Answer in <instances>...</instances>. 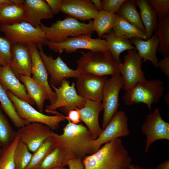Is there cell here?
Here are the masks:
<instances>
[{
    "mask_svg": "<svg viewBox=\"0 0 169 169\" xmlns=\"http://www.w3.org/2000/svg\"><path fill=\"white\" fill-rule=\"evenodd\" d=\"M82 161L84 169H128L131 159L119 138L104 144Z\"/></svg>",
    "mask_w": 169,
    "mask_h": 169,
    "instance_id": "1",
    "label": "cell"
},
{
    "mask_svg": "<svg viewBox=\"0 0 169 169\" xmlns=\"http://www.w3.org/2000/svg\"><path fill=\"white\" fill-rule=\"evenodd\" d=\"M68 121L62 134L59 135L53 131L50 136L57 146L70 152L75 158L83 160L92 153L91 144L95 138L85 126Z\"/></svg>",
    "mask_w": 169,
    "mask_h": 169,
    "instance_id": "2",
    "label": "cell"
},
{
    "mask_svg": "<svg viewBox=\"0 0 169 169\" xmlns=\"http://www.w3.org/2000/svg\"><path fill=\"white\" fill-rule=\"evenodd\" d=\"M40 26L48 41L54 43L64 42L69 37L84 35L92 36L95 32L93 21L90 20L86 23L69 16L63 20H59L52 23L49 27L42 23Z\"/></svg>",
    "mask_w": 169,
    "mask_h": 169,
    "instance_id": "3",
    "label": "cell"
},
{
    "mask_svg": "<svg viewBox=\"0 0 169 169\" xmlns=\"http://www.w3.org/2000/svg\"><path fill=\"white\" fill-rule=\"evenodd\" d=\"M80 53L81 57L76 61V69L81 73L100 76L120 74V64L115 62L110 51Z\"/></svg>",
    "mask_w": 169,
    "mask_h": 169,
    "instance_id": "4",
    "label": "cell"
},
{
    "mask_svg": "<svg viewBox=\"0 0 169 169\" xmlns=\"http://www.w3.org/2000/svg\"><path fill=\"white\" fill-rule=\"evenodd\" d=\"M163 84L159 79L150 80L145 79L125 92L122 99L127 105L144 103L151 111L152 104L158 102L163 95Z\"/></svg>",
    "mask_w": 169,
    "mask_h": 169,
    "instance_id": "5",
    "label": "cell"
},
{
    "mask_svg": "<svg viewBox=\"0 0 169 169\" xmlns=\"http://www.w3.org/2000/svg\"><path fill=\"white\" fill-rule=\"evenodd\" d=\"M0 32L12 44L20 43L47 45L48 42L40 27L35 28L26 22L11 25L0 24Z\"/></svg>",
    "mask_w": 169,
    "mask_h": 169,
    "instance_id": "6",
    "label": "cell"
},
{
    "mask_svg": "<svg viewBox=\"0 0 169 169\" xmlns=\"http://www.w3.org/2000/svg\"><path fill=\"white\" fill-rule=\"evenodd\" d=\"M49 84L54 90L56 98L54 103L46 106V112L53 114L57 109H59L64 113H68L75 108H81L84 106L86 100L78 94L74 82L70 85V81L67 79H64L58 87Z\"/></svg>",
    "mask_w": 169,
    "mask_h": 169,
    "instance_id": "7",
    "label": "cell"
},
{
    "mask_svg": "<svg viewBox=\"0 0 169 169\" xmlns=\"http://www.w3.org/2000/svg\"><path fill=\"white\" fill-rule=\"evenodd\" d=\"M6 92L18 115L25 120L26 125L33 122L41 123L47 125L51 130H55L59 128L60 124L65 120V116L57 111L55 113L56 115H54L43 114L28 103L17 98L10 91H6Z\"/></svg>",
    "mask_w": 169,
    "mask_h": 169,
    "instance_id": "8",
    "label": "cell"
},
{
    "mask_svg": "<svg viewBox=\"0 0 169 169\" xmlns=\"http://www.w3.org/2000/svg\"><path fill=\"white\" fill-rule=\"evenodd\" d=\"M91 35H84L69 37L65 41L59 43L48 42L47 45L54 51L60 54L65 51L66 53L75 52L79 49H86L95 51H110L105 39L93 38Z\"/></svg>",
    "mask_w": 169,
    "mask_h": 169,
    "instance_id": "9",
    "label": "cell"
},
{
    "mask_svg": "<svg viewBox=\"0 0 169 169\" xmlns=\"http://www.w3.org/2000/svg\"><path fill=\"white\" fill-rule=\"evenodd\" d=\"M124 85L123 79L120 73L111 75V77L108 79L104 85L101 101L104 110L102 123L103 130L118 111L120 105L119 94Z\"/></svg>",
    "mask_w": 169,
    "mask_h": 169,
    "instance_id": "10",
    "label": "cell"
},
{
    "mask_svg": "<svg viewBox=\"0 0 169 169\" xmlns=\"http://www.w3.org/2000/svg\"><path fill=\"white\" fill-rule=\"evenodd\" d=\"M128 120V118L124 111H117L101 134L92 142V153L99 150L102 145L129 135Z\"/></svg>",
    "mask_w": 169,
    "mask_h": 169,
    "instance_id": "11",
    "label": "cell"
},
{
    "mask_svg": "<svg viewBox=\"0 0 169 169\" xmlns=\"http://www.w3.org/2000/svg\"><path fill=\"white\" fill-rule=\"evenodd\" d=\"M41 57L46 70L50 75L49 84L60 86L63 81L70 78H77L81 73L78 70H74L68 67L59 55L54 59L51 54L46 55L42 46L37 45Z\"/></svg>",
    "mask_w": 169,
    "mask_h": 169,
    "instance_id": "12",
    "label": "cell"
},
{
    "mask_svg": "<svg viewBox=\"0 0 169 169\" xmlns=\"http://www.w3.org/2000/svg\"><path fill=\"white\" fill-rule=\"evenodd\" d=\"M141 60L136 50H129L125 55L124 62L120 64V74L124 82L123 88L125 92L146 79L141 69Z\"/></svg>",
    "mask_w": 169,
    "mask_h": 169,
    "instance_id": "13",
    "label": "cell"
},
{
    "mask_svg": "<svg viewBox=\"0 0 169 169\" xmlns=\"http://www.w3.org/2000/svg\"><path fill=\"white\" fill-rule=\"evenodd\" d=\"M141 129L146 137V153L155 141L160 140H169V123L162 118L158 108H156L153 113L151 112L146 116Z\"/></svg>",
    "mask_w": 169,
    "mask_h": 169,
    "instance_id": "14",
    "label": "cell"
},
{
    "mask_svg": "<svg viewBox=\"0 0 169 169\" xmlns=\"http://www.w3.org/2000/svg\"><path fill=\"white\" fill-rule=\"evenodd\" d=\"M108 79L105 76L81 73L77 78L76 90L79 95L86 100L101 102L103 89Z\"/></svg>",
    "mask_w": 169,
    "mask_h": 169,
    "instance_id": "15",
    "label": "cell"
},
{
    "mask_svg": "<svg viewBox=\"0 0 169 169\" xmlns=\"http://www.w3.org/2000/svg\"><path fill=\"white\" fill-rule=\"evenodd\" d=\"M53 131L41 123H31L19 128L17 131L20 140L24 143L29 151L34 152L49 136Z\"/></svg>",
    "mask_w": 169,
    "mask_h": 169,
    "instance_id": "16",
    "label": "cell"
},
{
    "mask_svg": "<svg viewBox=\"0 0 169 169\" xmlns=\"http://www.w3.org/2000/svg\"><path fill=\"white\" fill-rule=\"evenodd\" d=\"M10 67L20 81L23 76L31 77L32 59L30 50L26 44H12Z\"/></svg>",
    "mask_w": 169,
    "mask_h": 169,
    "instance_id": "17",
    "label": "cell"
},
{
    "mask_svg": "<svg viewBox=\"0 0 169 169\" xmlns=\"http://www.w3.org/2000/svg\"><path fill=\"white\" fill-rule=\"evenodd\" d=\"M29 47L32 59L31 74L32 78L42 86L47 91L50 104L55 101L56 95L50 86L48 80V73L40 54L37 44H27Z\"/></svg>",
    "mask_w": 169,
    "mask_h": 169,
    "instance_id": "18",
    "label": "cell"
},
{
    "mask_svg": "<svg viewBox=\"0 0 169 169\" xmlns=\"http://www.w3.org/2000/svg\"><path fill=\"white\" fill-rule=\"evenodd\" d=\"M60 12L81 21L94 19L99 12L90 0H63Z\"/></svg>",
    "mask_w": 169,
    "mask_h": 169,
    "instance_id": "19",
    "label": "cell"
},
{
    "mask_svg": "<svg viewBox=\"0 0 169 169\" xmlns=\"http://www.w3.org/2000/svg\"><path fill=\"white\" fill-rule=\"evenodd\" d=\"M25 22L35 28L40 27L44 19H51L54 14L45 0H25L23 4Z\"/></svg>",
    "mask_w": 169,
    "mask_h": 169,
    "instance_id": "20",
    "label": "cell"
},
{
    "mask_svg": "<svg viewBox=\"0 0 169 169\" xmlns=\"http://www.w3.org/2000/svg\"><path fill=\"white\" fill-rule=\"evenodd\" d=\"M77 109L80 114L81 121L85 124L96 139L103 130L100 127L99 121V114L103 110L102 103L86 100L83 107Z\"/></svg>",
    "mask_w": 169,
    "mask_h": 169,
    "instance_id": "21",
    "label": "cell"
},
{
    "mask_svg": "<svg viewBox=\"0 0 169 169\" xmlns=\"http://www.w3.org/2000/svg\"><path fill=\"white\" fill-rule=\"evenodd\" d=\"M0 82L3 89L31 105L34 102L28 95L24 85L21 83L11 70L9 65L0 67Z\"/></svg>",
    "mask_w": 169,
    "mask_h": 169,
    "instance_id": "22",
    "label": "cell"
},
{
    "mask_svg": "<svg viewBox=\"0 0 169 169\" xmlns=\"http://www.w3.org/2000/svg\"><path fill=\"white\" fill-rule=\"evenodd\" d=\"M130 40L132 44L135 46L141 59H143V62L149 61L154 67L157 68L158 60L156 54L160 40L155 35H153L146 40L139 38H132Z\"/></svg>",
    "mask_w": 169,
    "mask_h": 169,
    "instance_id": "23",
    "label": "cell"
},
{
    "mask_svg": "<svg viewBox=\"0 0 169 169\" xmlns=\"http://www.w3.org/2000/svg\"><path fill=\"white\" fill-rule=\"evenodd\" d=\"M102 37L107 41L114 60L119 64L122 63L120 55L122 52L127 50H136L129 39L117 34L112 29Z\"/></svg>",
    "mask_w": 169,
    "mask_h": 169,
    "instance_id": "24",
    "label": "cell"
},
{
    "mask_svg": "<svg viewBox=\"0 0 169 169\" xmlns=\"http://www.w3.org/2000/svg\"><path fill=\"white\" fill-rule=\"evenodd\" d=\"M20 81L24 85L28 95L34 102L38 111L43 113L44 102L46 100L49 99L48 94L45 89L35 81L31 77L22 76Z\"/></svg>",
    "mask_w": 169,
    "mask_h": 169,
    "instance_id": "25",
    "label": "cell"
},
{
    "mask_svg": "<svg viewBox=\"0 0 169 169\" xmlns=\"http://www.w3.org/2000/svg\"><path fill=\"white\" fill-rule=\"evenodd\" d=\"M137 5L140 9L141 19L145 29L147 39L150 38L155 30L157 16L149 0H136Z\"/></svg>",
    "mask_w": 169,
    "mask_h": 169,
    "instance_id": "26",
    "label": "cell"
},
{
    "mask_svg": "<svg viewBox=\"0 0 169 169\" xmlns=\"http://www.w3.org/2000/svg\"><path fill=\"white\" fill-rule=\"evenodd\" d=\"M75 158L70 152L59 146L55 148L46 156L38 169H52L67 166L68 161Z\"/></svg>",
    "mask_w": 169,
    "mask_h": 169,
    "instance_id": "27",
    "label": "cell"
},
{
    "mask_svg": "<svg viewBox=\"0 0 169 169\" xmlns=\"http://www.w3.org/2000/svg\"><path fill=\"white\" fill-rule=\"evenodd\" d=\"M23 4L0 5V24L11 25L25 21Z\"/></svg>",
    "mask_w": 169,
    "mask_h": 169,
    "instance_id": "28",
    "label": "cell"
},
{
    "mask_svg": "<svg viewBox=\"0 0 169 169\" xmlns=\"http://www.w3.org/2000/svg\"><path fill=\"white\" fill-rule=\"evenodd\" d=\"M112 29L117 34L126 39L139 38L147 39L145 33L139 30L117 14Z\"/></svg>",
    "mask_w": 169,
    "mask_h": 169,
    "instance_id": "29",
    "label": "cell"
},
{
    "mask_svg": "<svg viewBox=\"0 0 169 169\" xmlns=\"http://www.w3.org/2000/svg\"><path fill=\"white\" fill-rule=\"evenodd\" d=\"M137 6L136 0H126L116 14L139 30L146 33L141 17L136 9Z\"/></svg>",
    "mask_w": 169,
    "mask_h": 169,
    "instance_id": "30",
    "label": "cell"
},
{
    "mask_svg": "<svg viewBox=\"0 0 169 169\" xmlns=\"http://www.w3.org/2000/svg\"><path fill=\"white\" fill-rule=\"evenodd\" d=\"M0 105L5 114L9 118L14 126L19 128L26 124L24 120L20 117L15 107L0 82Z\"/></svg>",
    "mask_w": 169,
    "mask_h": 169,
    "instance_id": "31",
    "label": "cell"
},
{
    "mask_svg": "<svg viewBox=\"0 0 169 169\" xmlns=\"http://www.w3.org/2000/svg\"><path fill=\"white\" fill-rule=\"evenodd\" d=\"M117 14L104 10L99 12L93 21L94 31L99 38L108 33L113 28Z\"/></svg>",
    "mask_w": 169,
    "mask_h": 169,
    "instance_id": "32",
    "label": "cell"
},
{
    "mask_svg": "<svg viewBox=\"0 0 169 169\" xmlns=\"http://www.w3.org/2000/svg\"><path fill=\"white\" fill-rule=\"evenodd\" d=\"M155 34L159 39L158 53L169 56V16L158 19Z\"/></svg>",
    "mask_w": 169,
    "mask_h": 169,
    "instance_id": "33",
    "label": "cell"
},
{
    "mask_svg": "<svg viewBox=\"0 0 169 169\" xmlns=\"http://www.w3.org/2000/svg\"><path fill=\"white\" fill-rule=\"evenodd\" d=\"M57 146L50 136L32 154L30 161L25 169H38L46 156Z\"/></svg>",
    "mask_w": 169,
    "mask_h": 169,
    "instance_id": "34",
    "label": "cell"
},
{
    "mask_svg": "<svg viewBox=\"0 0 169 169\" xmlns=\"http://www.w3.org/2000/svg\"><path fill=\"white\" fill-rule=\"evenodd\" d=\"M5 114L0 105V146L2 148L10 145L18 135Z\"/></svg>",
    "mask_w": 169,
    "mask_h": 169,
    "instance_id": "35",
    "label": "cell"
},
{
    "mask_svg": "<svg viewBox=\"0 0 169 169\" xmlns=\"http://www.w3.org/2000/svg\"><path fill=\"white\" fill-rule=\"evenodd\" d=\"M20 141V137L18 135L10 145L2 148L0 156V169H15L14 153Z\"/></svg>",
    "mask_w": 169,
    "mask_h": 169,
    "instance_id": "36",
    "label": "cell"
},
{
    "mask_svg": "<svg viewBox=\"0 0 169 169\" xmlns=\"http://www.w3.org/2000/svg\"><path fill=\"white\" fill-rule=\"evenodd\" d=\"M32 154L26 144L20 140L14 153L15 169H25L30 161Z\"/></svg>",
    "mask_w": 169,
    "mask_h": 169,
    "instance_id": "37",
    "label": "cell"
},
{
    "mask_svg": "<svg viewBox=\"0 0 169 169\" xmlns=\"http://www.w3.org/2000/svg\"><path fill=\"white\" fill-rule=\"evenodd\" d=\"M12 44L5 37L0 36V60L3 66L9 65L11 56Z\"/></svg>",
    "mask_w": 169,
    "mask_h": 169,
    "instance_id": "38",
    "label": "cell"
},
{
    "mask_svg": "<svg viewBox=\"0 0 169 169\" xmlns=\"http://www.w3.org/2000/svg\"><path fill=\"white\" fill-rule=\"evenodd\" d=\"M149 1L158 19L169 16V0Z\"/></svg>",
    "mask_w": 169,
    "mask_h": 169,
    "instance_id": "39",
    "label": "cell"
},
{
    "mask_svg": "<svg viewBox=\"0 0 169 169\" xmlns=\"http://www.w3.org/2000/svg\"><path fill=\"white\" fill-rule=\"evenodd\" d=\"M126 0H101L103 10L111 13H117L120 7Z\"/></svg>",
    "mask_w": 169,
    "mask_h": 169,
    "instance_id": "40",
    "label": "cell"
},
{
    "mask_svg": "<svg viewBox=\"0 0 169 169\" xmlns=\"http://www.w3.org/2000/svg\"><path fill=\"white\" fill-rule=\"evenodd\" d=\"M67 114V116H65V119L69 120L72 123L75 124L81 122L80 114L77 108L70 110Z\"/></svg>",
    "mask_w": 169,
    "mask_h": 169,
    "instance_id": "41",
    "label": "cell"
},
{
    "mask_svg": "<svg viewBox=\"0 0 169 169\" xmlns=\"http://www.w3.org/2000/svg\"><path fill=\"white\" fill-rule=\"evenodd\" d=\"M157 68H159L161 71L169 78V56H164V58L158 63Z\"/></svg>",
    "mask_w": 169,
    "mask_h": 169,
    "instance_id": "42",
    "label": "cell"
},
{
    "mask_svg": "<svg viewBox=\"0 0 169 169\" xmlns=\"http://www.w3.org/2000/svg\"><path fill=\"white\" fill-rule=\"evenodd\" d=\"M63 0H46L54 15L58 14L60 12V8Z\"/></svg>",
    "mask_w": 169,
    "mask_h": 169,
    "instance_id": "43",
    "label": "cell"
},
{
    "mask_svg": "<svg viewBox=\"0 0 169 169\" xmlns=\"http://www.w3.org/2000/svg\"><path fill=\"white\" fill-rule=\"evenodd\" d=\"M81 159L74 158L69 160L67 166L69 169H84V166Z\"/></svg>",
    "mask_w": 169,
    "mask_h": 169,
    "instance_id": "44",
    "label": "cell"
},
{
    "mask_svg": "<svg viewBox=\"0 0 169 169\" xmlns=\"http://www.w3.org/2000/svg\"><path fill=\"white\" fill-rule=\"evenodd\" d=\"M91 1L99 12L103 10L101 1L100 0H91Z\"/></svg>",
    "mask_w": 169,
    "mask_h": 169,
    "instance_id": "45",
    "label": "cell"
},
{
    "mask_svg": "<svg viewBox=\"0 0 169 169\" xmlns=\"http://www.w3.org/2000/svg\"><path fill=\"white\" fill-rule=\"evenodd\" d=\"M156 169H169V159L158 164Z\"/></svg>",
    "mask_w": 169,
    "mask_h": 169,
    "instance_id": "46",
    "label": "cell"
},
{
    "mask_svg": "<svg viewBox=\"0 0 169 169\" xmlns=\"http://www.w3.org/2000/svg\"><path fill=\"white\" fill-rule=\"evenodd\" d=\"M5 4H14L13 0H0V5Z\"/></svg>",
    "mask_w": 169,
    "mask_h": 169,
    "instance_id": "47",
    "label": "cell"
},
{
    "mask_svg": "<svg viewBox=\"0 0 169 169\" xmlns=\"http://www.w3.org/2000/svg\"><path fill=\"white\" fill-rule=\"evenodd\" d=\"M128 169H146L138 165L131 164L128 167Z\"/></svg>",
    "mask_w": 169,
    "mask_h": 169,
    "instance_id": "48",
    "label": "cell"
},
{
    "mask_svg": "<svg viewBox=\"0 0 169 169\" xmlns=\"http://www.w3.org/2000/svg\"><path fill=\"white\" fill-rule=\"evenodd\" d=\"M164 101L168 105H169V93H167L164 96Z\"/></svg>",
    "mask_w": 169,
    "mask_h": 169,
    "instance_id": "49",
    "label": "cell"
},
{
    "mask_svg": "<svg viewBox=\"0 0 169 169\" xmlns=\"http://www.w3.org/2000/svg\"><path fill=\"white\" fill-rule=\"evenodd\" d=\"M52 169H69V168H66L65 167H59L54 168Z\"/></svg>",
    "mask_w": 169,
    "mask_h": 169,
    "instance_id": "50",
    "label": "cell"
},
{
    "mask_svg": "<svg viewBox=\"0 0 169 169\" xmlns=\"http://www.w3.org/2000/svg\"><path fill=\"white\" fill-rule=\"evenodd\" d=\"M1 66L3 67V62L1 61L0 60V67H1Z\"/></svg>",
    "mask_w": 169,
    "mask_h": 169,
    "instance_id": "51",
    "label": "cell"
},
{
    "mask_svg": "<svg viewBox=\"0 0 169 169\" xmlns=\"http://www.w3.org/2000/svg\"><path fill=\"white\" fill-rule=\"evenodd\" d=\"M0 146V156L1 155L2 151V148Z\"/></svg>",
    "mask_w": 169,
    "mask_h": 169,
    "instance_id": "52",
    "label": "cell"
},
{
    "mask_svg": "<svg viewBox=\"0 0 169 169\" xmlns=\"http://www.w3.org/2000/svg\"></svg>",
    "mask_w": 169,
    "mask_h": 169,
    "instance_id": "53",
    "label": "cell"
}]
</instances>
